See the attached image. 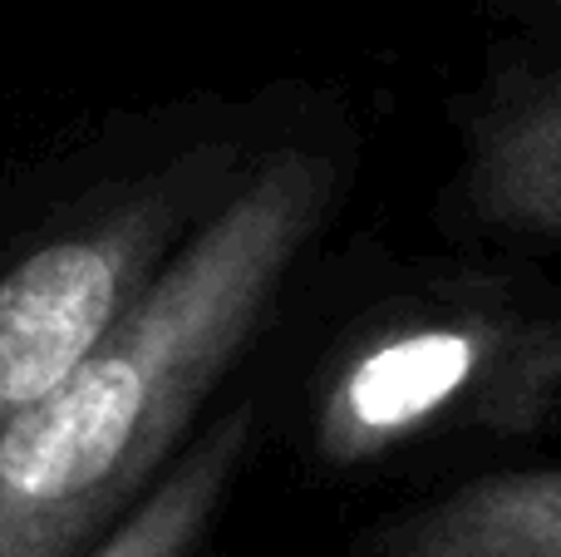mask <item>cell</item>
Instances as JSON below:
<instances>
[{
	"label": "cell",
	"mask_w": 561,
	"mask_h": 557,
	"mask_svg": "<svg viewBox=\"0 0 561 557\" xmlns=\"http://www.w3.org/2000/svg\"><path fill=\"white\" fill-rule=\"evenodd\" d=\"M330 128H266L75 371L0 430V557H84L153 489L350 197Z\"/></svg>",
	"instance_id": "1"
},
{
	"label": "cell",
	"mask_w": 561,
	"mask_h": 557,
	"mask_svg": "<svg viewBox=\"0 0 561 557\" xmlns=\"http://www.w3.org/2000/svg\"><path fill=\"white\" fill-rule=\"evenodd\" d=\"M561 430V286L438 266L350 316L306 380L300 450L320 474L385 469L438 444Z\"/></svg>",
	"instance_id": "2"
},
{
	"label": "cell",
	"mask_w": 561,
	"mask_h": 557,
	"mask_svg": "<svg viewBox=\"0 0 561 557\" xmlns=\"http://www.w3.org/2000/svg\"><path fill=\"white\" fill-rule=\"evenodd\" d=\"M266 128L217 114L104 183L75 223L0 272V430L55 390L232 187Z\"/></svg>",
	"instance_id": "3"
},
{
	"label": "cell",
	"mask_w": 561,
	"mask_h": 557,
	"mask_svg": "<svg viewBox=\"0 0 561 557\" xmlns=\"http://www.w3.org/2000/svg\"><path fill=\"white\" fill-rule=\"evenodd\" d=\"M438 217L463 242L561 247V45L503 59L458 104V163Z\"/></svg>",
	"instance_id": "4"
},
{
	"label": "cell",
	"mask_w": 561,
	"mask_h": 557,
	"mask_svg": "<svg viewBox=\"0 0 561 557\" xmlns=\"http://www.w3.org/2000/svg\"><path fill=\"white\" fill-rule=\"evenodd\" d=\"M355 557H561V464L488 469L379 513Z\"/></svg>",
	"instance_id": "5"
},
{
	"label": "cell",
	"mask_w": 561,
	"mask_h": 557,
	"mask_svg": "<svg viewBox=\"0 0 561 557\" xmlns=\"http://www.w3.org/2000/svg\"><path fill=\"white\" fill-rule=\"evenodd\" d=\"M256 450V405L237 400L207 414L153 489L104 533L84 557H222L213 543L217 519L232 503Z\"/></svg>",
	"instance_id": "6"
},
{
	"label": "cell",
	"mask_w": 561,
	"mask_h": 557,
	"mask_svg": "<svg viewBox=\"0 0 561 557\" xmlns=\"http://www.w3.org/2000/svg\"><path fill=\"white\" fill-rule=\"evenodd\" d=\"M488 5L533 30H561V0H488Z\"/></svg>",
	"instance_id": "7"
}]
</instances>
